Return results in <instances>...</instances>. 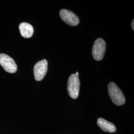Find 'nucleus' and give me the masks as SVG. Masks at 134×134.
<instances>
[{"mask_svg":"<svg viewBox=\"0 0 134 134\" xmlns=\"http://www.w3.org/2000/svg\"><path fill=\"white\" fill-rule=\"evenodd\" d=\"M75 75L77 76V77H79V72H76V74H75Z\"/></svg>","mask_w":134,"mask_h":134,"instance_id":"9d476101","label":"nucleus"},{"mask_svg":"<svg viewBox=\"0 0 134 134\" xmlns=\"http://www.w3.org/2000/svg\"><path fill=\"white\" fill-rule=\"evenodd\" d=\"M60 16L63 20L71 26H77L79 24V17L71 11L62 9L60 12Z\"/></svg>","mask_w":134,"mask_h":134,"instance_id":"423d86ee","label":"nucleus"},{"mask_svg":"<svg viewBox=\"0 0 134 134\" xmlns=\"http://www.w3.org/2000/svg\"><path fill=\"white\" fill-rule=\"evenodd\" d=\"M19 29L21 35L24 38H30L33 35L34 27L29 24L26 23H21L19 24Z\"/></svg>","mask_w":134,"mask_h":134,"instance_id":"0eeeda50","label":"nucleus"},{"mask_svg":"<svg viewBox=\"0 0 134 134\" xmlns=\"http://www.w3.org/2000/svg\"><path fill=\"white\" fill-rule=\"evenodd\" d=\"M106 50L105 41L102 38L96 39L92 47V54L96 61H100L104 56Z\"/></svg>","mask_w":134,"mask_h":134,"instance_id":"7ed1b4c3","label":"nucleus"},{"mask_svg":"<svg viewBox=\"0 0 134 134\" xmlns=\"http://www.w3.org/2000/svg\"><path fill=\"white\" fill-rule=\"evenodd\" d=\"M109 94L112 102L116 105H123L125 103V97L122 91L114 82H111L108 86Z\"/></svg>","mask_w":134,"mask_h":134,"instance_id":"f257e3e1","label":"nucleus"},{"mask_svg":"<svg viewBox=\"0 0 134 134\" xmlns=\"http://www.w3.org/2000/svg\"><path fill=\"white\" fill-rule=\"evenodd\" d=\"M97 124L101 129L104 132L113 133L116 131V128L114 125L102 118L98 119L97 121Z\"/></svg>","mask_w":134,"mask_h":134,"instance_id":"6e6552de","label":"nucleus"},{"mask_svg":"<svg viewBox=\"0 0 134 134\" xmlns=\"http://www.w3.org/2000/svg\"><path fill=\"white\" fill-rule=\"evenodd\" d=\"M0 65L9 73L13 74L17 71V65L14 60L7 54H0Z\"/></svg>","mask_w":134,"mask_h":134,"instance_id":"20e7f679","label":"nucleus"},{"mask_svg":"<svg viewBox=\"0 0 134 134\" xmlns=\"http://www.w3.org/2000/svg\"><path fill=\"white\" fill-rule=\"evenodd\" d=\"M80 81L79 77L72 74L69 77L68 81V91L69 96L72 99H77L80 91Z\"/></svg>","mask_w":134,"mask_h":134,"instance_id":"f03ea898","label":"nucleus"},{"mask_svg":"<svg viewBox=\"0 0 134 134\" xmlns=\"http://www.w3.org/2000/svg\"><path fill=\"white\" fill-rule=\"evenodd\" d=\"M48 70V62L46 59L37 63L34 67V78L36 81H40L45 77Z\"/></svg>","mask_w":134,"mask_h":134,"instance_id":"39448f33","label":"nucleus"},{"mask_svg":"<svg viewBox=\"0 0 134 134\" xmlns=\"http://www.w3.org/2000/svg\"><path fill=\"white\" fill-rule=\"evenodd\" d=\"M134 19L133 20V21L132 22V24H131V25H132V29H133V30H134Z\"/></svg>","mask_w":134,"mask_h":134,"instance_id":"1a4fd4ad","label":"nucleus"}]
</instances>
